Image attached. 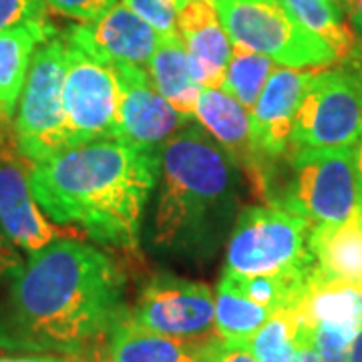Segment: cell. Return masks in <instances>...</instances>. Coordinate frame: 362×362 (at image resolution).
I'll list each match as a JSON object with an SVG mask.
<instances>
[{
    "instance_id": "obj_1",
    "label": "cell",
    "mask_w": 362,
    "mask_h": 362,
    "mask_svg": "<svg viewBox=\"0 0 362 362\" xmlns=\"http://www.w3.org/2000/svg\"><path fill=\"white\" fill-rule=\"evenodd\" d=\"M125 274L103 250L65 238L28 254L0 300V352L87 356L127 314Z\"/></svg>"
},
{
    "instance_id": "obj_2",
    "label": "cell",
    "mask_w": 362,
    "mask_h": 362,
    "mask_svg": "<svg viewBox=\"0 0 362 362\" xmlns=\"http://www.w3.org/2000/svg\"><path fill=\"white\" fill-rule=\"evenodd\" d=\"M159 177V149L127 139L78 145L30 165L40 209L95 242L139 252L143 209Z\"/></svg>"
},
{
    "instance_id": "obj_3",
    "label": "cell",
    "mask_w": 362,
    "mask_h": 362,
    "mask_svg": "<svg viewBox=\"0 0 362 362\" xmlns=\"http://www.w3.org/2000/svg\"><path fill=\"white\" fill-rule=\"evenodd\" d=\"M238 216V165L209 133L189 123L159 147L151 246L171 258L204 262L218 254Z\"/></svg>"
},
{
    "instance_id": "obj_4",
    "label": "cell",
    "mask_w": 362,
    "mask_h": 362,
    "mask_svg": "<svg viewBox=\"0 0 362 362\" xmlns=\"http://www.w3.org/2000/svg\"><path fill=\"white\" fill-rule=\"evenodd\" d=\"M66 40L54 35L40 42L28 66L14 119V143L30 163L73 149L65 113Z\"/></svg>"
},
{
    "instance_id": "obj_5",
    "label": "cell",
    "mask_w": 362,
    "mask_h": 362,
    "mask_svg": "<svg viewBox=\"0 0 362 362\" xmlns=\"http://www.w3.org/2000/svg\"><path fill=\"white\" fill-rule=\"evenodd\" d=\"M221 25L235 45L290 69H324L337 63L334 49L288 13L280 0H214Z\"/></svg>"
},
{
    "instance_id": "obj_6",
    "label": "cell",
    "mask_w": 362,
    "mask_h": 362,
    "mask_svg": "<svg viewBox=\"0 0 362 362\" xmlns=\"http://www.w3.org/2000/svg\"><path fill=\"white\" fill-rule=\"evenodd\" d=\"M312 223L284 206H254L240 211L226 246V270L266 276L316 264L308 238Z\"/></svg>"
},
{
    "instance_id": "obj_7",
    "label": "cell",
    "mask_w": 362,
    "mask_h": 362,
    "mask_svg": "<svg viewBox=\"0 0 362 362\" xmlns=\"http://www.w3.org/2000/svg\"><path fill=\"white\" fill-rule=\"evenodd\" d=\"M292 183L284 197L272 206H284L314 226H338L361 209L356 145L322 151H290Z\"/></svg>"
},
{
    "instance_id": "obj_8",
    "label": "cell",
    "mask_w": 362,
    "mask_h": 362,
    "mask_svg": "<svg viewBox=\"0 0 362 362\" xmlns=\"http://www.w3.org/2000/svg\"><path fill=\"white\" fill-rule=\"evenodd\" d=\"M362 139V73L314 71L290 135V151L354 147Z\"/></svg>"
},
{
    "instance_id": "obj_9",
    "label": "cell",
    "mask_w": 362,
    "mask_h": 362,
    "mask_svg": "<svg viewBox=\"0 0 362 362\" xmlns=\"http://www.w3.org/2000/svg\"><path fill=\"white\" fill-rule=\"evenodd\" d=\"M63 99L75 147L105 139H125L119 109V81L113 66L99 63L69 40Z\"/></svg>"
},
{
    "instance_id": "obj_10",
    "label": "cell",
    "mask_w": 362,
    "mask_h": 362,
    "mask_svg": "<svg viewBox=\"0 0 362 362\" xmlns=\"http://www.w3.org/2000/svg\"><path fill=\"white\" fill-rule=\"evenodd\" d=\"M129 318L157 334L206 340L216 334V296L207 284L159 272L141 286Z\"/></svg>"
},
{
    "instance_id": "obj_11",
    "label": "cell",
    "mask_w": 362,
    "mask_h": 362,
    "mask_svg": "<svg viewBox=\"0 0 362 362\" xmlns=\"http://www.w3.org/2000/svg\"><path fill=\"white\" fill-rule=\"evenodd\" d=\"M8 123V121H0ZM30 161L21 156L0 127V228L14 246L35 254L57 240L71 238L69 230L52 226L30 189Z\"/></svg>"
},
{
    "instance_id": "obj_12",
    "label": "cell",
    "mask_w": 362,
    "mask_h": 362,
    "mask_svg": "<svg viewBox=\"0 0 362 362\" xmlns=\"http://www.w3.org/2000/svg\"><path fill=\"white\" fill-rule=\"evenodd\" d=\"M113 66L119 81V109L123 137L143 147L159 149L175 133L189 125L192 117L181 115L156 89L149 71L135 65Z\"/></svg>"
},
{
    "instance_id": "obj_13",
    "label": "cell",
    "mask_w": 362,
    "mask_h": 362,
    "mask_svg": "<svg viewBox=\"0 0 362 362\" xmlns=\"http://www.w3.org/2000/svg\"><path fill=\"white\" fill-rule=\"evenodd\" d=\"M159 33L123 2L95 23L71 26L65 39L105 65L147 66L159 42Z\"/></svg>"
},
{
    "instance_id": "obj_14",
    "label": "cell",
    "mask_w": 362,
    "mask_h": 362,
    "mask_svg": "<svg viewBox=\"0 0 362 362\" xmlns=\"http://www.w3.org/2000/svg\"><path fill=\"white\" fill-rule=\"evenodd\" d=\"M194 117L230 156L238 169L246 171L256 194L268 202V175L264 169V157L259 156L254 141L252 117L246 107L226 90L202 89Z\"/></svg>"
},
{
    "instance_id": "obj_15",
    "label": "cell",
    "mask_w": 362,
    "mask_h": 362,
    "mask_svg": "<svg viewBox=\"0 0 362 362\" xmlns=\"http://www.w3.org/2000/svg\"><path fill=\"white\" fill-rule=\"evenodd\" d=\"M316 69L276 66L272 71L258 103L252 109V131L259 156L278 159L288 156L294 117L302 97L310 87Z\"/></svg>"
},
{
    "instance_id": "obj_16",
    "label": "cell",
    "mask_w": 362,
    "mask_h": 362,
    "mask_svg": "<svg viewBox=\"0 0 362 362\" xmlns=\"http://www.w3.org/2000/svg\"><path fill=\"white\" fill-rule=\"evenodd\" d=\"M177 33L185 42L189 69L202 89H221L233 42L221 25L214 0L181 2Z\"/></svg>"
},
{
    "instance_id": "obj_17",
    "label": "cell",
    "mask_w": 362,
    "mask_h": 362,
    "mask_svg": "<svg viewBox=\"0 0 362 362\" xmlns=\"http://www.w3.org/2000/svg\"><path fill=\"white\" fill-rule=\"evenodd\" d=\"M197 342L151 332L133 322L127 310L107 332L103 350L111 362H199Z\"/></svg>"
},
{
    "instance_id": "obj_18",
    "label": "cell",
    "mask_w": 362,
    "mask_h": 362,
    "mask_svg": "<svg viewBox=\"0 0 362 362\" xmlns=\"http://www.w3.org/2000/svg\"><path fill=\"white\" fill-rule=\"evenodd\" d=\"M308 246L326 280L362 288V218L338 226H314Z\"/></svg>"
},
{
    "instance_id": "obj_19",
    "label": "cell",
    "mask_w": 362,
    "mask_h": 362,
    "mask_svg": "<svg viewBox=\"0 0 362 362\" xmlns=\"http://www.w3.org/2000/svg\"><path fill=\"white\" fill-rule=\"evenodd\" d=\"M49 21L0 33V121H11L25 89L28 66L40 42L54 37Z\"/></svg>"
},
{
    "instance_id": "obj_20",
    "label": "cell",
    "mask_w": 362,
    "mask_h": 362,
    "mask_svg": "<svg viewBox=\"0 0 362 362\" xmlns=\"http://www.w3.org/2000/svg\"><path fill=\"white\" fill-rule=\"evenodd\" d=\"M147 71L156 89L165 97V101L175 111H180L185 117H194L195 103L202 93V87L195 83L192 75L185 42L180 33L159 37Z\"/></svg>"
},
{
    "instance_id": "obj_21",
    "label": "cell",
    "mask_w": 362,
    "mask_h": 362,
    "mask_svg": "<svg viewBox=\"0 0 362 362\" xmlns=\"http://www.w3.org/2000/svg\"><path fill=\"white\" fill-rule=\"evenodd\" d=\"M296 312L314 328L316 324H332L358 330L362 326V288L326 280L316 266Z\"/></svg>"
},
{
    "instance_id": "obj_22",
    "label": "cell",
    "mask_w": 362,
    "mask_h": 362,
    "mask_svg": "<svg viewBox=\"0 0 362 362\" xmlns=\"http://www.w3.org/2000/svg\"><path fill=\"white\" fill-rule=\"evenodd\" d=\"M314 326L292 308L272 312L266 324L250 338L247 346L258 362H292L298 350L314 342Z\"/></svg>"
},
{
    "instance_id": "obj_23",
    "label": "cell",
    "mask_w": 362,
    "mask_h": 362,
    "mask_svg": "<svg viewBox=\"0 0 362 362\" xmlns=\"http://www.w3.org/2000/svg\"><path fill=\"white\" fill-rule=\"evenodd\" d=\"M280 2L300 25L326 40L334 49L338 61L349 59L352 54L356 45L354 33L342 21V11L332 4V0H280Z\"/></svg>"
},
{
    "instance_id": "obj_24",
    "label": "cell",
    "mask_w": 362,
    "mask_h": 362,
    "mask_svg": "<svg viewBox=\"0 0 362 362\" xmlns=\"http://www.w3.org/2000/svg\"><path fill=\"white\" fill-rule=\"evenodd\" d=\"M272 316V310L247 300L226 282L216 292V334L233 342H250Z\"/></svg>"
},
{
    "instance_id": "obj_25",
    "label": "cell",
    "mask_w": 362,
    "mask_h": 362,
    "mask_svg": "<svg viewBox=\"0 0 362 362\" xmlns=\"http://www.w3.org/2000/svg\"><path fill=\"white\" fill-rule=\"evenodd\" d=\"M274 69L276 63L270 57L233 42L232 59L226 71L221 90L230 93L233 99H238L252 113Z\"/></svg>"
},
{
    "instance_id": "obj_26",
    "label": "cell",
    "mask_w": 362,
    "mask_h": 362,
    "mask_svg": "<svg viewBox=\"0 0 362 362\" xmlns=\"http://www.w3.org/2000/svg\"><path fill=\"white\" fill-rule=\"evenodd\" d=\"M358 330H350L332 324H316L314 349L320 362H349L350 344Z\"/></svg>"
},
{
    "instance_id": "obj_27",
    "label": "cell",
    "mask_w": 362,
    "mask_h": 362,
    "mask_svg": "<svg viewBox=\"0 0 362 362\" xmlns=\"http://www.w3.org/2000/svg\"><path fill=\"white\" fill-rule=\"evenodd\" d=\"M123 4L153 26L159 35L177 33L180 0H123Z\"/></svg>"
},
{
    "instance_id": "obj_28",
    "label": "cell",
    "mask_w": 362,
    "mask_h": 362,
    "mask_svg": "<svg viewBox=\"0 0 362 362\" xmlns=\"http://www.w3.org/2000/svg\"><path fill=\"white\" fill-rule=\"evenodd\" d=\"M197 361L199 362H258L247 342H233L218 334L197 342Z\"/></svg>"
},
{
    "instance_id": "obj_29",
    "label": "cell",
    "mask_w": 362,
    "mask_h": 362,
    "mask_svg": "<svg viewBox=\"0 0 362 362\" xmlns=\"http://www.w3.org/2000/svg\"><path fill=\"white\" fill-rule=\"evenodd\" d=\"M47 21L45 0H0V33L30 23Z\"/></svg>"
},
{
    "instance_id": "obj_30",
    "label": "cell",
    "mask_w": 362,
    "mask_h": 362,
    "mask_svg": "<svg viewBox=\"0 0 362 362\" xmlns=\"http://www.w3.org/2000/svg\"><path fill=\"white\" fill-rule=\"evenodd\" d=\"M45 4L49 11L66 18L78 23H95L115 6L117 0H45Z\"/></svg>"
},
{
    "instance_id": "obj_31",
    "label": "cell",
    "mask_w": 362,
    "mask_h": 362,
    "mask_svg": "<svg viewBox=\"0 0 362 362\" xmlns=\"http://www.w3.org/2000/svg\"><path fill=\"white\" fill-rule=\"evenodd\" d=\"M14 247L16 246L4 235L2 228H0V280L14 276L25 264L23 258H21V254Z\"/></svg>"
},
{
    "instance_id": "obj_32",
    "label": "cell",
    "mask_w": 362,
    "mask_h": 362,
    "mask_svg": "<svg viewBox=\"0 0 362 362\" xmlns=\"http://www.w3.org/2000/svg\"><path fill=\"white\" fill-rule=\"evenodd\" d=\"M57 354H26V352H0V362H57Z\"/></svg>"
},
{
    "instance_id": "obj_33",
    "label": "cell",
    "mask_w": 362,
    "mask_h": 362,
    "mask_svg": "<svg viewBox=\"0 0 362 362\" xmlns=\"http://www.w3.org/2000/svg\"><path fill=\"white\" fill-rule=\"evenodd\" d=\"M344 13L349 14L350 23L362 35V0H344Z\"/></svg>"
},
{
    "instance_id": "obj_34",
    "label": "cell",
    "mask_w": 362,
    "mask_h": 362,
    "mask_svg": "<svg viewBox=\"0 0 362 362\" xmlns=\"http://www.w3.org/2000/svg\"><path fill=\"white\" fill-rule=\"evenodd\" d=\"M292 362H320V358H318V352H316V349H314V342L312 344H304L302 349L298 350L296 358Z\"/></svg>"
},
{
    "instance_id": "obj_35",
    "label": "cell",
    "mask_w": 362,
    "mask_h": 362,
    "mask_svg": "<svg viewBox=\"0 0 362 362\" xmlns=\"http://www.w3.org/2000/svg\"><path fill=\"white\" fill-rule=\"evenodd\" d=\"M349 362H362V326L358 328L356 337H354L352 344H350Z\"/></svg>"
},
{
    "instance_id": "obj_36",
    "label": "cell",
    "mask_w": 362,
    "mask_h": 362,
    "mask_svg": "<svg viewBox=\"0 0 362 362\" xmlns=\"http://www.w3.org/2000/svg\"><path fill=\"white\" fill-rule=\"evenodd\" d=\"M85 362H111L109 358H107V354H105L103 342H101V344H97L95 349L90 350L89 354H87V361Z\"/></svg>"
},
{
    "instance_id": "obj_37",
    "label": "cell",
    "mask_w": 362,
    "mask_h": 362,
    "mask_svg": "<svg viewBox=\"0 0 362 362\" xmlns=\"http://www.w3.org/2000/svg\"><path fill=\"white\" fill-rule=\"evenodd\" d=\"M356 171H358V194H361L362 207V139L356 143Z\"/></svg>"
},
{
    "instance_id": "obj_38",
    "label": "cell",
    "mask_w": 362,
    "mask_h": 362,
    "mask_svg": "<svg viewBox=\"0 0 362 362\" xmlns=\"http://www.w3.org/2000/svg\"><path fill=\"white\" fill-rule=\"evenodd\" d=\"M57 362H85V361H81V358H77V356H59V361Z\"/></svg>"
},
{
    "instance_id": "obj_39",
    "label": "cell",
    "mask_w": 362,
    "mask_h": 362,
    "mask_svg": "<svg viewBox=\"0 0 362 362\" xmlns=\"http://www.w3.org/2000/svg\"><path fill=\"white\" fill-rule=\"evenodd\" d=\"M332 4H334L337 8H340L342 13H344V0H332Z\"/></svg>"
},
{
    "instance_id": "obj_40",
    "label": "cell",
    "mask_w": 362,
    "mask_h": 362,
    "mask_svg": "<svg viewBox=\"0 0 362 362\" xmlns=\"http://www.w3.org/2000/svg\"><path fill=\"white\" fill-rule=\"evenodd\" d=\"M181 2H189V0H180V4H181Z\"/></svg>"
}]
</instances>
